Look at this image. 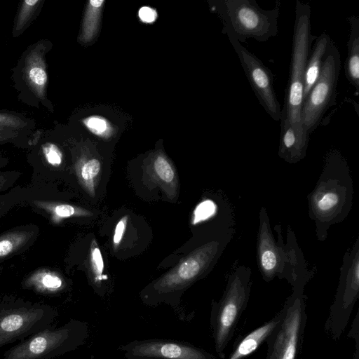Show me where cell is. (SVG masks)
I'll use <instances>...</instances> for the list:
<instances>
[{
	"instance_id": "obj_1",
	"label": "cell",
	"mask_w": 359,
	"mask_h": 359,
	"mask_svg": "<svg viewBox=\"0 0 359 359\" xmlns=\"http://www.w3.org/2000/svg\"><path fill=\"white\" fill-rule=\"evenodd\" d=\"M353 182L347 161L337 149L326 154L322 172L308 194V212L319 241L327 238L329 229L348 215L353 201Z\"/></svg>"
},
{
	"instance_id": "obj_2",
	"label": "cell",
	"mask_w": 359,
	"mask_h": 359,
	"mask_svg": "<svg viewBox=\"0 0 359 359\" xmlns=\"http://www.w3.org/2000/svg\"><path fill=\"white\" fill-rule=\"evenodd\" d=\"M234 234L232 223L225 226L215 237L192 250L177 266L154 282L142 292L143 302L150 306L162 303L170 305L183 320L180 309L181 293L201 278L217 262Z\"/></svg>"
},
{
	"instance_id": "obj_3",
	"label": "cell",
	"mask_w": 359,
	"mask_h": 359,
	"mask_svg": "<svg viewBox=\"0 0 359 359\" xmlns=\"http://www.w3.org/2000/svg\"><path fill=\"white\" fill-rule=\"evenodd\" d=\"M275 229L277 238L272 232L270 219L264 207L259 213L257 237V262L262 278L270 282L275 278L285 279L293 286L302 278H312L316 268L309 270L303 252L298 245L296 236L290 226L284 243L281 226Z\"/></svg>"
},
{
	"instance_id": "obj_4",
	"label": "cell",
	"mask_w": 359,
	"mask_h": 359,
	"mask_svg": "<svg viewBox=\"0 0 359 359\" xmlns=\"http://www.w3.org/2000/svg\"><path fill=\"white\" fill-rule=\"evenodd\" d=\"M251 286L250 268L237 266L229 273L221 298L212 302L210 323L215 350L220 359L224 358L227 345L248 306Z\"/></svg>"
},
{
	"instance_id": "obj_5",
	"label": "cell",
	"mask_w": 359,
	"mask_h": 359,
	"mask_svg": "<svg viewBox=\"0 0 359 359\" xmlns=\"http://www.w3.org/2000/svg\"><path fill=\"white\" fill-rule=\"evenodd\" d=\"M280 2L271 10L262 8L255 0H222L214 6L222 22V32L238 42L249 39L264 42L278 34Z\"/></svg>"
},
{
	"instance_id": "obj_6",
	"label": "cell",
	"mask_w": 359,
	"mask_h": 359,
	"mask_svg": "<svg viewBox=\"0 0 359 359\" xmlns=\"http://www.w3.org/2000/svg\"><path fill=\"white\" fill-rule=\"evenodd\" d=\"M88 337L86 322L70 319L60 327H48L19 341L1 359H53L76 350Z\"/></svg>"
},
{
	"instance_id": "obj_7",
	"label": "cell",
	"mask_w": 359,
	"mask_h": 359,
	"mask_svg": "<svg viewBox=\"0 0 359 359\" xmlns=\"http://www.w3.org/2000/svg\"><path fill=\"white\" fill-rule=\"evenodd\" d=\"M314 39L316 36L311 34V30L310 5L297 0L290 74L281 109V114L290 123L302 122L304 76Z\"/></svg>"
},
{
	"instance_id": "obj_8",
	"label": "cell",
	"mask_w": 359,
	"mask_h": 359,
	"mask_svg": "<svg viewBox=\"0 0 359 359\" xmlns=\"http://www.w3.org/2000/svg\"><path fill=\"white\" fill-rule=\"evenodd\" d=\"M309 278L298 280L292 286V293L286 299L284 316L266 340V359H296L303 343L307 314L304 288Z\"/></svg>"
},
{
	"instance_id": "obj_9",
	"label": "cell",
	"mask_w": 359,
	"mask_h": 359,
	"mask_svg": "<svg viewBox=\"0 0 359 359\" xmlns=\"http://www.w3.org/2000/svg\"><path fill=\"white\" fill-rule=\"evenodd\" d=\"M57 316L49 305L0 297V348L53 326Z\"/></svg>"
},
{
	"instance_id": "obj_10",
	"label": "cell",
	"mask_w": 359,
	"mask_h": 359,
	"mask_svg": "<svg viewBox=\"0 0 359 359\" xmlns=\"http://www.w3.org/2000/svg\"><path fill=\"white\" fill-rule=\"evenodd\" d=\"M359 297V238L344 253L334 299L325 323V333L338 341Z\"/></svg>"
},
{
	"instance_id": "obj_11",
	"label": "cell",
	"mask_w": 359,
	"mask_h": 359,
	"mask_svg": "<svg viewBox=\"0 0 359 359\" xmlns=\"http://www.w3.org/2000/svg\"><path fill=\"white\" fill-rule=\"evenodd\" d=\"M50 47L48 40H40L30 45L21 55L13 75L22 102L36 107L41 104L49 110L46 55Z\"/></svg>"
},
{
	"instance_id": "obj_12",
	"label": "cell",
	"mask_w": 359,
	"mask_h": 359,
	"mask_svg": "<svg viewBox=\"0 0 359 359\" xmlns=\"http://www.w3.org/2000/svg\"><path fill=\"white\" fill-rule=\"evenodd\" d=\"M341 70V55L334 43L323 62L320 74L303 101L301 120L310 135L320 124L328 109L334 105Z\"/></svg>"
},
{
	"instance_id": "obj_13",
	"label": "cell",
	"mask_w": 359,
	"mask_h": 359,
	"mask_svg": "<svg viewBox=\"0 0 359 359\" xmlns=\"http://www.w3.org/2000/svg\"><path fill=\"white\" fill-rule=\"evenodd\" d=\"M229 40L238 55L259 102L273 120L280 121L281 109L273 87L272 72L255 55L237 40L231 37H229Z\"/></svg>"
},
{
	"instance_id": "obj_14",
	"label": "cell",
	"mask_w": 359,
	"mask_h": 359,
	"mask_svg": "<svg viewBox=\"0 0 359 359\" xmlns=\"http://www.w3.org/2000/svg\"><path fill=\"white\" fill-rule=\"evenodd\" d=\"M126 359H217L209 351L183 341L133 340L118 347Z\"/></svg>"
},
{
	"instance_id": "obj_15",
	"label": "cell",
	"mask_w": 359,
	"mask_h": 359,
	"mask_svg": "<svg viewBox=\"0 0 359 359\" xmlns=\"http://www.w3.org/2000/svg\"><path fill=\"white\" fill-rule=\"evenodd\" d=\"M280 120L278 156L288 163H297L306 156L310 135L302 122L290 123L282 114Z\"/></svg>"
},
{
	"instance_id": "obj_16",
	"label": "cell",
	"mask_w": 359,
	"mask_h": 359,
	"mask_svg": "<svg viewBox=\"0 0 359 359\" xmlns=\"http://www.w3.org/2000/svg\"><path fill=\"white\" fill-rule=\"evenodd\" d=\"M284 316V308L271 319L242 337L233 346L227 359H244L254 353L280 323Z\"/></svg>"
},
{
	"instance_id": "obj_17",
	"label": "cell",
	"mask_w": 359,
	"mask_h": 359,
	"mask_svg": "<svg viewBox=\"0 0 359 359\" xmlns=\"http://www.w3.org/2000/svg\"><path fill=\"white\" fill-rule=\"evenodd\" d=\"M333 43L334 42L330 36L325 32L316 37L314 46L311 50L305 69L303 83V101L318 79L323 62Z\"/></svg>"
},
{
	"instance_id": "obj_18",
	"label": "cell",
	"mask_w": 359,
	"mask_h": 359,
	"mask_svg": "<svg viewBox=\"0 0 359 359\" xmlns=\"http://www.w3.org/2000/svg\"><path fill=\"white\" fill-rule=\"evenodd\" d=\"M34 122L22 114L0 111V144L15 142L32 131Z\"/></svg>"
},
{
	"instance_id": "obj_19",
	"label": "cell",
	"mask_w": 359,
	"mask_h": 359,
	"mask_svg": "<svg viewBox=\"0 0 359 359\" xmlns=\"http://www.w3.org/2000/svg\"><path fill=\"white\" fill-rule=\"evenodd\" d=\"M350 34L347 43L348 54L344 62V73L347 80L359 90V18L355 15L347 18Z\"/></svg>"
},
{
	"instance_id": "obj_20",
	"label": "cell",
	"mask_w": 359,
	"mask_h": 359,
	"mask_svg": "<svg viewBox=\"0 0 359 359\" xmlns=\"http://www.w3.org/2000/svg\"><path fill=\"white\" fill-rule=\"evenodd\" d=\"M25 286L39 293L52 294L62 291L65 283L56 273L43 270L34 273L27 278Z\"/></svg>"
},
{
	"instance_id": "obj_21",
	"label": "cell",
	"mask_w": 359,
	"mask_h": 359,
	"mask_svg": "<svg viewBox=\"0 0 359 359\" xmlns=\"http://www.w3.org/2000/svg\"><path fill=\"white\" fill-rule=\"evenodd\" d=\"M44 0H25L17 12L13 27V36L18 37L29 27L39 13Z\"/></svg>"
},
{
	"instance_id": "obj_22",
	"label": "cell",
	"mask_w": 359,
	"mask_h": 359,
	"mask_svg": "<svg viewBox=\"0 0 359 359\" xmlns=\"http://www.w3.org/2000/svg\"><path fill=\"white\" fill-rule=\"evenodd\" d=\"M33 231L15 230L0 236V259L21 250L34 237Z\"/></svg>"
},
{
	"instance_id": "obj_23",
	"label": "cell",
	"mask_w": 359,
	"mask_h": 359,
	"mask_svg": "<svg viewBox=\"0 0 359 359\" xmlns=\"http://www.w3.org/2000/svg\"><path fill=\"white\" fill-rule=\"evenodd\" d=\"M76 175L82 186L91 195L95 194L96 181L101 171V164L97 158L80 161L76 168Z\"/></svg>"
},
{
	"instance_id": "obj_24",
	"label": "cell",
	"mask_w": 359,
	"mask_h": 359,
	"mask_svg": "<svg viewBox=\"0 0 359 359\" xmlns=\"http://www.w3.org/2000/svg\"><path fill=\"white\" fill-rule=\"evenodd\" d=\"M33 203L39 208L49 213L53 217L57 219L90 215L86 210L67 203L46 201H34Z\"/></svg>"
},
{
	"instance_id": "obj_25",
	"label": "cell",
	"mask_w": 359,
	"mask_h": 359,
	"mask_svg": "<svg viewBox=\"0 0 359 359\" xmlns=\"http://www.w3.org/2000/svg\"><path fill=\"white\" fill-rule=\"evenodd\" d=\"M90 265L94 285L98 288L106 279L103 276L104 261L100 250L95 240L92 241L90 250Z\"/></svg>"
},
{
	"instance_id": "obj_26",
	"label": "cell",
	"mask_w": 359,
	"mask_h": 359,
	"mask_svg": "<svg viewBox=\"0 0 359 359\" xmlns=\"http://www.w3.org/2000/svg\"><path fill=\"white\" fill-rule=\"evenodd\" d=\"M153 170L154 175L161 182L170 184L175 182V170L164 156L161 154L156 156L153 162Z\"/></svg>"
},
{
	"instance_id": "obj_27",
	"label": "cell",
	"mask_w": 359,
	"mask_h": 359,
	"mask_svg": "<svg viewBox=\"0 0 359 359\" xmlns=\"http://www.w3.org/2000/svg\"><path fill=\"white\" fill-rule=\"evenodd\" d=\"M216 206L213 201L205 200L200 203L193 213L192 224H197L208 219L215 212Z\"/></svg>"
},
{
	"instance_id": "obj_28",
	"label": "cell",
	"mask_w": 359,
	"mask_h": 359,
	"mask_svg": "<svg viewBox=\"0 0 359 359\" xmlns=\"http://www.w3.org/2000/svg\"><path fill=\"white\" fill-rule=\"evenodd\" d=\"M45 160L53 166H59L62 162V153L54 143L46 142L41 145Z\"/></svg>"
},
{
	"instance_id": "obj_29",
	"label": "cell",
	"mask_w": 359,
	"mask_h": 359,
	"mask_svg": "<svg viewBox=\"0 0 359 359\" xmlns=\"http://www.w3.org/2000/svg\"><path fill=\"white\" fill-rule=\"evenodd\" d=\"M83 122L91 132L98 135L104 136L109 130L107 121L100 116H90Z\"/></svg>"
},
{
	"instance_id": "obj_30",
	"label": "cell",
	"mask_w": 359,
	"mask_h": 359,
	"mask_svg": "<svg viewBox=\"0 0 359 359\" xmlns=\"http://www.w3.org/2000/svg\"><path fill=\"white\" fill-rule=\"evenodd\" d=\"M127 222L128 217L125 216L118 221L115 227L113 236V244L115 248H116L119 245L122 240V238L126 229Z\"/></svg>"
},
{
	"instance_id": "obj_31",
	"label": "cell",
	"mask_w": 359,
	"mask_h": 359,
	"mask_svg": "<svg viewBox=\"0 0 359 359\" xmlns=\"http://www.w3.org/2000/svg\"><path fill=\"white\" fill-rule=\"evenodd\" d=\"M140 20L146 23H151L156 20L157 13L155 10L148 6L142 7L138 12Z\"/></svg>"
},
{
	"instance_id": "obj_32",
	"label": "cell",
	"mask_w": 359,
	"mask_h": 359,
	"mask_svg": "<svg viewBox=\"0 0 359 359\" xmlns=\"http://www.w3.org/2000/svg\"><path fill=\"white\" fill-rule=\"evenodd\" d=\"M11 184V173L0 174V191L6 189Z\"/></svg>"
},
{
	"instance_id": "obj_33",
	"label": "cell",
	"mask_w": 359,
	"mask_h": 359,
	"mask_svg": "<svg viewBox=\"0 0 359 359\" xmlns=\"http://www.w3.org/2000/svg\"><path fill=\"white\" fill-rule=\"evenodd\" d=\"M104 1H90V4H92L93 6L94 7H99L101 6V4L103 3Z\"/></svg>"
},
{
	"instance_id": "obj_34",
	"label": "cell",
	"mask_w": 359,
	"mask_h": 359,
	"mask_svg": "<svg viewBox=\"0 0 359 359\" xmlns=\"http://www.w3.org/2000/svg\"><path fill=\"white\" fill-rule=\"evenodd\" d=\"M353 359H359V346H355Z\"/></svg>"
},
{
	"instance_id": "obj_35",
	"label": "cell",
	"mask_w": 359,
	"mask_h": 359,
	"mask_svg": "<svg viewBox=\"0 0 359 359\" xmlns=\"http://www.w3.org/2000/svg\"><path fill=\"white\" fill-rule=\"evenodd\" d=\"M6 159L0 156V168L6 163Z\"/></svg>"
}]
</instances>
